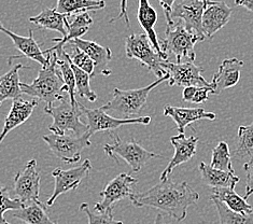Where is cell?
<instances>
[{
	"label": "cell",
	"instance_id": "6da1fadb",
	"mask_svg": "<svg viewBox=\"0 0 253 224\" xmlns=\"http://www.w3.org/2000/svg\"><path fill=\"white\" fill-rule=\"evenodd\" d=\"M129 199L135 207L159 209L174 221L181 222L186 218L190 206L198 202L200 194L185 181L176 182L167 178L146 192L134 193Z\"/></svg>",
	"mask_w": 253,
	"mask_h": 224
},
{
	"label": "cell",
	"instance_id": "7a4b0ae2",
	"mask_svg": "<svg viewBox=\"0 0 253 224\" xmlns=\"http://www.w3.org/2000/svg\"><path fill=\"white\" fill-rule=\"evenodd\" d=\"M47 54H50L49 64L42 67L32 84L21 82V90L23 94L44 101L46 107H51L55 101H61L68 93L62 72L56 63V53Z\"/></svg>",
	"mask_w": 253,
	"mask_h": 224
},
{
	"label": "cell",
	"instance_id": "3957f363",
	"mask_svg": "<svg viewBox=\"0 0 253 224\" xmlns=\"http://www.w3.org/2000/svg\"><path fill=\"white\" fill-rule=\"evenodd\" d=\"M166 26L165 37L159 41L163 54L168 57L172 54L178 64L194 62L196 57L194 51L195 45L198 41H204V39L186 29L181 21L176 24L173 21L172 25Z\"/></svg>",
	"mask_w": 253,
	"mask_h": 224
},
{
	"label": "cell",
	"instance_id": "277c9868",
	"mask_svg": "<svg viewBox=\"0 0 253 224\" xmlns=\"http://www.w3.org/2000/svg\"><path fill=\"white\" fill-rule=\"evenodd\" d=\"M164 81H167V75L141 89L124 90L116 88L113 90V98L100 107V109L106 112H116L124 117V119L138 116L147 106V100L151 90Z\"/></svg>",
	"mask_w": 253,
	"mask_h": 224
},
{
	"label": "cell",
	"instance_id": "5b68a950",
	"mask_svg": "<svg viewBox=\"0 0 253 224\" xmlns=\"http://www.w3.org/2000/svg\"><path fill=\"white\" fill-rule=\"evenodd\" d=\"M44 112L53 119L49 129L52 134L65 135L66 132H72L76 136H81L88 130L87 125L80 120L83 116L81 104L78 102L77 105H72L68 95H66L56 107L45 106Z\"/></svg>",
	"mask_w": 253,
	"mask_h": 224
},
{
	"label": "cell",
	"instance_id": "8992f818",
	"mask_svg": "<svg viewBox=\"0 0 253 224\" xmlns=\"http://www.w3.org/2000/svg\"><path fill=\"white\" fill-rule=\"evenodd\" d=\"M113 138V143H107L104 146L105 153L112 157L119 164L118 156L123 159L128 166L131 168L134 173H138L141 171V168L146 165V163L156 157H161V155L150 152V151L144 149L141 144L136 141L135 138H131L128 141L121 140L119 135L111 134Z\"/></svg>",
	"mask_w": 253,
	"mask_h": 224
},
{
	"label": "cell",
	"instance_id": "52a82bcc",
	"mask_svg": "<svg viewBox=\"0 0 253 224\" xmlns=\"http://www.w3.org/2000/svg\"><path fill=\"white\" fill-rule=\"evenodd\" d=\"M125 53L129 59H137L159 79L166 76L165 70L161 67L163 59L153 49L146 34H131L126 37Z\"/></svg>",
	"mask_w": 253,
	"mask_h": 224
},
{
	"label": "cell",
	"instance_id": "ba28073f",
	"mask_svg": "<svg viewBox=\"0 0 253 224\" xmlns=\"http://www.w3.org/2000/svg\"><path fill=\"white\" fill-rule=\"evenodd\" d=\"M91 137L88 132L77 137L51 134L44 135L43 140L57 159L67 164H75L80 161L82 151L91 146Z\"/></svg>",
	"mask_w": 253,
	"mask_h": 224
},
{
	"label": "cell",
	"instance_id": "9c48e42d",
	"mask_svg": "<svg viewBox=\"0 0 253 224\" xmlns=\"http://www.w3.org/2000/svg\"><path fill=\"white\" fill-rule=\"evenodd\" d=\"M161 67L167 75V82L169 87H207L212 88L211 83L207 82L203 77L204 69L194 63H171L163 60Z\"/></svg>",
	"mask_w": 253,
	"mask_h": 224
},
{
	"label": "cell",
	"instance_id": "30bf717a",
	"mask_svg": "<svg viewBox=\"0 0 253 224\" xmlns=\"http://www.w3.org/2000/svg\"><path fill=\"white\" fill-rule=\"evenodd\" d=\"M137 182L138 180L129 174H120L99 193L101 201L95 204L94 211L99 214L113 211V206L118 202L129 198L134 194V185Z\"/></svg>",
	"mask_w": 253,
	"mask_h": 224
},
{
	"label": "cell",
	"instance_id": "8fae6325",
	"mask_svg": "<svg viewBox=\"0 0 253 224\" xmlns=\"http://www.w3.org/2000/svg\"><path fill=\"white\" fill-rule=\"evenodd\" d=\"M92 171V164L89 160H85L81 165L77 167H72L69 169L56 168L52 172V176L55 180L53 194L47 201V206H53L58 196L64 193L76 190L80 185L82 181L88 177L89 172Z\"/></svg>",
	"mask_w": 253,
	"mask_h": 224
},
{
	"label": "cell",
	"instance_id": "7c38bea8",
	"mask_svg": "<svg viewBox=\"0 0 253 224\" xmlns=\"http://www.w3.org/2000/svg\"><path fill=\"white\" fill-rule=\"evenodd\" d=\"M81 110L84 116L87 119V132L89 135L93 136L98 132L113 131L118 130L119 127L127 124H142L149 125L151 123L150 117H140V118H127V119H118L109 116L106 111L98 109H89L81 105Z\"/></svg>",
	"mask_w": 253,
	"mask_h": 224
},
{
	"label": "cell",
	"instance_id": "4fadbf2b",
	"mask_svg": "<svg viewBox=\"0 0 253 224\" xmlns=\"http://www.w3.org/2000/svg\"><path fill=\"white\" fill-rule=\"evenodd\" d=\"M41 176L37 168V161L31 160L23 171L14 177V193L23 204L39 201Z\"/></svg>",
	"mask_w": 253,
	"mask_h": 224
},
{
	"label": "cell",
	"instance_id": "5bb4252c",
	"mask_svg": "<svg viewBox=\"0 0 253 224\" xmlns=\"http://www.w3.org/2000/svg\"><path fill=\"white\" fill-rule=\"evenodd\" d=\"M206 0H181L174 2L171 9L170 17L181 20L185 28L195 33L205 40V35L202 29V16Z\"/></svg>",
	"mask_w": 253,
	"mask_h": 224
},
{
	"label": "cell",
	"instance_id": "9a60e30c",
	"mask_svg": "<svg viewBox=\"0 0 253 224\" xmlns=\"http://www.w3.org/2000/svg\"><path fill=\"white\" fill-rule=\"evenodd\" d=\"M232 9L224 1L206 0L202 16V29L205 37L212 38L215 33L230 21Z\"/></svg>",
	"mask_w": 253,
	"mask_h": 224
},
{
	"label": "cell",
	"instance_id": "2e32d148",
	"mask_svg": "<svg viewBox=\"0 0 253 224\" xmlns=\"http://www.w3.org/2000/svg\"><path fill=\"white\" fill-rule=\"evenodd\" d=\"M170 142L174 149V154L167 167L162 173L160 180H165L169 178L170 174L177 166L184 164L194 157L196 153V147L198 143V138L191 136L185 138V134H179L178 136L170 137Z\"/></svg>",
	"mask_w": 253,
	"mask_h": 224
},
{
	"label": "cell",
	"instance_id": "e0dca14e",
	"mask_svg": "<svg viewBox=\"0 0 253 224\" xmlns=\"http://www.w3.org/2000/svg\"><path fill=\"white\" fill-rule=\"evenodd\" d=\"M69 42L72 45H75L77 47H79L80 50H82L89 58L93 60L95 65L94 76L95 75L110 76L112 74L111 69L109 68V63L112 59V52L109 47L102 46L95 41L84 40L81 38H77Z\"/></svg>",
	"mask_w": 253,
	"mask_h": 224
},
{
	"label": "cell",
	"instance_id": "ac0fdd59",
	"mask_svg": "<svg viewBox=\"0 0 253 224\" xmlns=\"http://www.w3.org/2000/svg\"><path fill=\"white\" fill-rule=\"evenodd\" d=\"M243 67L244 62L238 58H226L223 60L218 71L212 77V94L220 95L224 90L236 86Z\"/></svg>",
	"mask_w": 253,
	"mask_h": 224
},
{
	"label": "cell",
	"instance_id": "d6986e66",
	"mask_svg": "<svg viewBox=\"0 0 253 224\" xmlns=\"http://www.w3.org/2000/svg\"><path fill=\"white\" fill-rule=\"evenodd\" d=\"M0 32L7 35L9 38H11L12 42H13L14 46L19 50L23 56H26L33 60L39 63L42 67L45 66L50 62V54H45L41 51L40 45L37 44V41L34 39L33 30H29L28 37H24V36H20L13 32H11L10 29L5 28L1 23H0Z\"/></svg>",
	"mask_w": 253,
	"mask_h": 224
},
{
	"label": "cell",
	"instance_id": "ffe728a7",
	"mask_svg": "<svg viewBox=\"0 0 253 224\" xmlns=\"http://www.w3.org/2000/svg\"><path fill=\"white\" fill-rule=\"evenodd\" d=\"M39 100H25L22 97L13 99L10 111L7 118L4 120L3 129L0 133V144L3 141V139L11 131H13L16 127L24 124L26 121L31 118L34 109L38 106Z\"/></svg>",
	"mask_w": 253,
	"mask_h": 224
},
{
	"label": "cell",
	"instance_id": "44dd1931",
	"mask_svg": "<svg viewBox=\"0 0 253 224\" xmlns=\"http://www.w3.org/2000/svg\"><path fill=\"white\" fill-rule=\"evenodd\" d=\"M164 116L170 117L177 124L179 134H185L186 126L201 120H215L213 112H207L203 108H181V107H164Z\"/></svg>",
	"mask_w": 253,
	"mask_h": 224
},
{
	"label": "cell",
	"instance_id": "7402d4cb",
	"mask_svg": "<svg viewBox=\"0 0 253 224\" xmlns=\"http://www.w3.org/2000/svg\"><path fill=\"white\" fill-rule=\"evenodd\" d=\"M137 19L139 22L140 26L143 28L148 38L151 42L153 49L155 52L159 54L163 60H167L168 56L163 54L160 47V42L158 39V35H156L154 26L159 21L158 12L152 7L149 0H139V5H138V12H137Z\"/></svg>",
	"mask_w": 253,
	"mask_h": 224
},
{
	"label": "cell",
	"instance_id": "603a6c76",
	"mask_svg": "<svg viewBox=\"0 0 253 224\" xmlns=\"http://www.w3.org/2000/svg\"><path fill=\"white\" fill-rule=\"evenodd\" d=\"M93 24V19L92 16L88 14V12H83V13L77 14L75 16V19L72 20L71 22L68 21V19L66 20L65 25H66V30H67V36L65 38H54L53 41L56 42V45L52 46L51 49H47L46 51H44V55L47 53H51L56 51L57 49H62L64 47V45L67 44V42L77 39V38H81L82 36L85 35L89 27Z\"/></svg>",
	"mask_w": 253,
	"mask_h": 224
},
{
	"label": "cell",
	"instance_id": "cb8c5ba5",
	"mask_svg": "<svg viewBox=\"0 0 253 224\" xmlns=\"http://www.w3.org/2000/svg\"><path fill=\"white\" fill-rule=\"evenodd\" d=\"M203 181L207 185L211 187H228L235 189V186L239 182L240 179L233 173H228L220 169L213 168L206 163L202 162L198 166Z\"/></svg>",
	"mask_w": 253,
	"mask_h": 224
},
{
	"label": "cell",
	"instance_id": "d4e9b609",
	"mask_svg": "<svg viewBox=\"0 0 253 224\" xmlns=\"http://www.w3.org/2000/svg\"><path fill=\"white\" fill-rule=\"evenodd\" d=\"M12 217L26 224H58L51 220L46 208L40 201L23 204L20 209L12 210Z\"/></svg>",
	"mask_w": 253,
	"mask_h": 224
},
{
	"label": "cell",
	"instance_id": "484cf974",
	"mask_svg": "<svg viewBox=\"0 0 253 224\" xmlns=\"http://www.w3.org/2000/svg\"><path fill=\"white\" fill-rule=\"evenodd\" d=\"M25 68L23 64H16L7 74L0 76V106L7 99L20 98L23 92L21 90V82L19 72Z\"/></svg>",
	"mask_w": 253,
	"mask_h": 224
},
{
	"label": "cell",
	"instance_id": "4316f807",
	"mask_svg": "<svg viewBox=\"0 0 253 224\" xmlns=\"http://www.w3.org/2000/svg\"><path fill=\"white\" fill-rule=\"evenodd\" d=\"M68 17V15L58 13L55 9L45 8L38 15L29 17V22L43 29L55 30L62 35V38H65L67 36L65 22Z\"/></svg>",
	"mask_w": 253,
	"mask_h": 224
},
{
	"label": "cell",
	"instance_id": "83f0119b",
	"mask_svg": "<svg viewBox=\"0 0 253 224\" xmlns=\"http://www.w3.org/2000/svg\"><path fill=\"white\" fill-rule=\"evenodd\" d=\"M211 198L219 199L224 204L228 209L234 213L249 215L253 213V208L248 204L247 199L239 196L235 190L228 189V187H212Z\"/></svg>",
	"mask_w": 253,
	"mask_h": 224
},
{
	"label": "cell",
	"instance_id": "f1b7e54d",
	"mask_svg": "<svg viewBox=\"0 0 253 224\" xmlns=\"http://www.w3.org/2000/svg\"><path fill=\"white\" fill-rule=\"evenodd\" d=\"M106 7L104 0H57L55 10L68 16L87 11L101 10Z\"/></svg>",
	"mask_w": 253,
	"mask_h": 224
},
{
	"label": "cell",
	"instance_id": "f546056e",
	"mask_svg": "<svg viewBox=\"0 0 253 224\" xmlns=\"http://www.w3.org/2000/svg\"><path fill=\"white\" fill-rule=\"evenodd\" d=\"M233 157L243 164L253 157V122L250 125L239 126L238 141Z\"/></svg>",
	"mask_w": 253,
	"mask_h": 224
},
{
	"label": "cell",
	"instance_id": "4dcf8cb0",
	"mask_svg": "<svg viewBox=\"0 0 253 224\" xmlns=\"http://www.w3.org/2000/svg\"><path fill=\"white\" fill-rule=\"evenodd\" d=\"M54 52L56 53V63L59 70L62 72L69 99L72 105H77L78 101L76 99V79L74 70L71 68L70 58L64 47H62V49H57Z\"/></svg>",
	"mask_w": 253,
	"mask_h": 224
},
{
	"label": "cell",
	"instance_id": "1f68e13d",
	"mask_svg": "<svg viewBox=\"0 0 253 224\" xmlns=\"http://www.w3.org/2000/svg\"><path fill=\"white\" fill-rule=\"evenodd\" d=\"M211 201L218 211L220 224H253V213L249 215L237 214L228 209L219 199L211 198Z\"/></svg>",
	"mask_w": 253,
	"mask_h": 224
},
{
	"label": "cell",
	"instance_id": "d6a6232c",
	"mask_svg": "<svg viewBox=\"0 0 253 224\" xmlns=\"http://www.w3.org/2000/svg\"><path fill=\"white\" fill-rule=\"evenodd\" d=\"M71 68L74 70L76 79V95L80 96L81 98L87 99L89 102H95L97 100V94L89 86V80H91L92 77L86 74L85 71L78 68L74 64H71Z\"/></svg>",
	"mask_w": 253,
	"mask_h": 224
},
{
	"label": "cell",
	"instance_id": "836d02e7",
	"mask_svg": "<svg viewBox=\"0 0 253 224\" xmlns=\"http://www.w3.org/2000/svg\"><path fill=\"white\" fill-rule=\"evenodd\" d=\"M210 166L216 169H220V171H224L233 174L235 173L230 148H228V144L225 141H220L218 143V146L214 147V149L212 150Z\"/></svg>",
	"mask_w": 253,
	"mask_h": 224
},
{
	"label": "cell",
	"instance_id": "e575fe53",
	"mask_svg": "<svg viewBox=\"0 0 253 224\" xmlns=\"http://www.w3.org/2000/svg\"><path fill=\"white\" fill-rule=\"evenodd\" d=\"M71 46V52H67L68 56L70 58L71 64H74L75 66H77L78 68H80L81 70L85 71L86 74H88L91 77H94V69H95V65L93 60L89 58L85 53H84L82 50H80L79 47H77L75 45L68 44ZM65 49V47H64Z\"/></svg>",
	"mask_w": 253,
	"mask_h": 224
},
{
	"label": "cell",
	"instance_id": "d590c367",
	"mask_svg": "<svg viewBox=\"0 0 253 224\" xmlns=\"http://www.w3.org/2000/svg\"><path fill=\"white\" fill-rule=\"evenodd\" d=\"M23 203L17 198H12L5 186L0 184V224H10L3 217L5 211L20 209Z\"/></svg>",
	"mask_w": 253,
	"mask_h": 224
},
{
	"label": "cell",
	"instance_id": "8d00e7d4",
	"mask_svg": "<svg viewBox=\"0 0 253 224\" xmlns=\"http://www.w3.org/2000/svg\"><path fill=\"white\" fill-rule=\"evenodd\" d=\"M80 211H83L87 216L88 224H123L122 221L116 220L113 218V211H108V213H96L92 211L88 207V204L83 203L80 206Z\"/></svg>",
	"mask_w": 253,
	"mask_h": 224
},
{
	"label": "cell",
	"instance_id": "74e56055",
	"mask_svg": "<svg viewBox=\"0 0 253 224\" xmlns=\"http://www.w3.org/2000/svg\"><path fill=\"white\" fill-rule=\"evenodd\" d=\"M209 94H212V88L207 87H188L184 88L182 93V99L184 101L202 104L208 100Z\"/></svg>",
	"mask_w": 253,
	"mask_h": 224
},
{
	"label": "cell",
	"instance_id": "f35d334b",
	"mask_svg": "<svg viewBox=\"0 0 253 224\" xmlns=\"http://www.w3.org/2000/svg\"><path fill=\"white\" fill-rule=\"evenodd\" d=\"M244 169L246 172V194L245 199H248L249 196L253 194V157L244 164Z\"/></svg>",
	"mask_w": 253,
	"mask_h": 224
},
{
	"label": "cell",
	"instance_id": "ab89813d",
	"mask_svg": "<svg viewBox=\"0 0 253 224\" xmlns=\"http://www.w3.org/2000/svg\"><path fill=\"white\" fill-rule=\"evenodd\" d=\"M161 7L164 11V14H165V19H166V23L167 25H172L173 21L171 20L170 17V13H171V9H172V5L174 4V2L177 1V0H159Z\"/></svg>",
	"mask_w": 253,
	"mask_h": 224
},
{
	"label": "cell",
	"instance_id": "60d3db41",
	"mask_svg": "<svg viewBox=\"0 0 253 224\" xmlns=\"http://www.w3.org/2000/svg\"><path fill=\"white\" fill-rule=\"evenodd\" d=\"M120 19H124L126 26L129 27L130 26V22H129V17L127 13V0H121V4H120V14L116 17V19L110 20V23L116 22Z\"/></svg>",
	"mask_w": 253,
	"mask_h": 224
},
{
	"label": "cell",
	"instance_id": "b9f144b4",
	"mask_svg": "<svg viewBox=\"0 0 253 224\" xmlns=\"http://www.w3.org/2000/svg\"><path fill=\"white\" fill-rule=\"evenodd\" d=\"M235 5H239V7H245L247 10L253 12V0H235Z\"/></svg>",
	"mask_w": 253,
	"mask_h": 224
},
{
	"label": "cell",
	"instance_id": "7bdbcfd3",
	"mask_svg": "<svg viewBox=\"0 0 253 224\" xmlns=\"http://www.w3.org/2000/svg\"><path fill=\"white\" fill-rule=\"evenodd\" d=\"M153 224H177V223H174V222H172L170 220H168L167 218H165L164 215L160 213V214L156 215Z\"/></svg>",
	"mask_w": 253,
	"mask_h": 224
}]
</instances>
